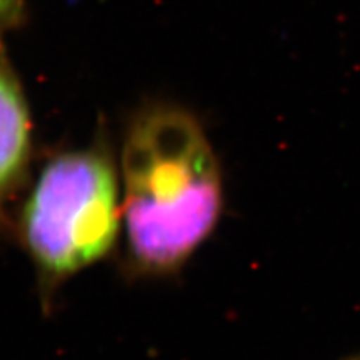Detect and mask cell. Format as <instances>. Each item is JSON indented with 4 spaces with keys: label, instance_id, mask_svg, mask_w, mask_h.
<instances>
[{
    "label": "cell",
    "instance_id": "cell-2",
    "mask_svg": "<svg viewBox=\"0 0 360 360\" xmlns=\"http://www.w3.org/2000/svg\"><path fill=\"white\" fill-rule=\"evenodd\" d=\"M119 231L115 173L96 153H71L45 168L22 215V233L45 275L63 278L103 258Z\"/></svg>",
    "mask_w": 360,
    "mask_h": 360
},
{
    "label": "cell",
    "instance_id": "cell-5",
    "mask_svg": "<svg viewBox=\"0 0 360 360\" xmlns=\"http://www.w3.org/2000/svg\"><path fill=\"white\" fill-rule=\"evenodd\" d=\"M350 360H360V354L356 356V357H353V359H350Z\"/></svg>",
    "mask_w": 360,
    "mask_h": 360
},
{
    "label": "cell",
    "instance_id": "cell-1",
    "mask_svg": "<svg viewBox=\"0 0 360 360\" xmlns=\"http://www.w3.org/2000/svg\"><path fill=\"white\" fill-rule=\"evenodd\" d=\"M123 215L132 263L161 275L182 266L218 221V164L197 123L158 110L135 123L123 148Z\"/></svg>",
    "mask_w": 360,
    "mask_h": 360
},
{
    "label": "cell",
    "instance_id": "cell-4",
    "mask_svg": "<svg viewBox=\"0 0 360 360\" xmlns=\"http://www.w3.org/2000/svg\"><path fill=\"white\" fill-rule=\"evenodd\" d=\"M21 0H0V21L13 17L18 8Z\"/></svg>",
    "mask_w": 360,
    "mask_h": 360
},
{
    "label": "cell",
    "instance_id": "cell-3",
    "mask_svg": "<svg viewBox=\"0 0 360 360\" xmlns=\"http://www.w3.org/2000/svg\"><path fill=\"white\" fill-rule=\"evenodd\" d=\"M30 120L20 87L0 60V194L13 185L27 160Z\"/></svg>",
    "mask_w": 360,
    "mask_h": 360
}]
</instances>
